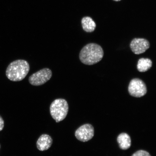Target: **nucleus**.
I'll list each match as a JSON object with an SVG mask.
<instances>
[{
	"label": "nucleus",
	"mask_w": 156,
	"mask_h": 156,
	"mask_svg": "<svg viewBox=\"0 0 156 156\" xmlns=\"http://www.w3.org/2000/svg\"><path fill=\"white\" fill-rule=\"evenodd\" d=\"M104 52L101 46L98 44L90 43L84 46L79 55V58L83 63L93 65L102 59Z\"/></svg>",
	"instance_id": "nucleus-1"
},
{
	"label": "nucleus",
	"mask_w": 156,
	"mask_h": 156,
	"mask_svg": "<svg viewBox=\"0 0 156 156\" xmlns=\"http://www.w3.org/2000/svg\"><path fill=\"white\" fill-rule=\"evenodd\" d=\"M29 69V64L26 60H15L8 66L6 70V76L11 81H21L28 75Z\"/></svg>",
	"instance_id": "nucleus-2"
},
{
	"label": "nucleus",
	"mask_w": 156,
	"mask_h": 156,
	"mask_svg": "<svg viewBox=\"0 0 156 156\" xmlns=\"http://www.w3.org/2000/svg\"><path fill=\"white\" fill-rule=\"evenodd\" d=\"M69 110L67 101L63 99H55L50 106L51 115L56 122L62 121L67 116Z\"/></svg>",
	"instance_id": "nucleus-3"
},
{
	"label": "nucleus",
	"mask_w": 156,
	"mask_h": 156,
	"mask_svg": "<svg viewBox=\"0 0 156 156\" xmlns=\"http://www.w3.org/2000/svg\"><path fill=\"white\" fill-rule=\"evenodd\" d=\"M52 76L51 70L44 68L31 75L29 78V82L32 85L39 86L47 82Z\"/></svg>",
	"instance_id": "nucleus-4"
},
{
	"label": "nucleus",
	"mask_w": 156,
	"mask_h": 156,
	"mask_svg": "<svg viewBox=\"0 0 156 156\" xmlns=\"http://www.w3.org/2000/svg\"><path fill=\"white\" fill-rule=\"evenodd\" d=\"M129 93L132 97L140 98L145 95L147 92L145 83L138 78L133 79L129 85Z\"/></svg>",
	"instance_id": "nucleus-5"
},
{
	"label": "nucleus",
	"mask_w": 156,
	"mask_h": 156,
	"mask_svg": "<svg viewBox=\"0 0 156 156\" xmlns=\"http://www.w3.org/2000/svg\"><path fill=\"white\" fill-rule=\"evenodd\" d=\"M94 130L90 124L83 125L77 129L75 133L76 138L80 141L85 142L92 139L94 136Z\"/></svg>",
	"instance_id": "nucleus-6"
},
{
	"label": "nucleus",
	"mask_w": 156,
	"mask_h": 156,
	"mask_svg": "<svg viewBox=\"0 0 156 156\" xmlns=\"http://www.w3.org/2000/svg\"><path fill=\"white\" fill-rule=\"evenodd\" d=\"M130 48L134 54L139 55L144 53L150 47V43L144 38H135L130 42Z\"/></svg>",
	"instance_id": "nucleus-7"
},
{
	"label": "nucleus",
	"mask_w": 156,
	"mask_h": 156,
	"mask_svg": "<svg viewBox=\"0 0 156 156\" xmlns=\"http://www.w3.org/2000/svg\"><path fill=\"white\" fill-rule=\"evenodd\" d=\"M52 144L51 136L47 134L41 135L37 142V147L39 151H44L49 149Z\"/></svg>",
	"instance_id": "nucleus-8"
},
{
	"label": "nucleus",
	"mask_w": 156,
	"mask_h": 156,
	"mask_svg": "<svg viewBox=\"0 0 156 156\" xmlns=\"http://www.w3.org/2000/svg\"><path fill=\"white\" fill-rule=\"evenodd\" d=\"M117 141L120 148L122 150H127L131 146V138L130 136L125 133H122L118 136Z\"/></svg>",
	"instance_id": "nucleus-9"
},
{
	"label": "nucleus",
	"mask_w": 156,
	"mask_h": 156,
	"mask_svg": "<svg viewBox=\"0 0 156 156\" xmlns=\"http://www.w3.org/2000/svg\"><path fill=\"white\" fill-rule=\"evenodd\" d=\"M81 24L83 30L88 33L92 32L96 28V25L91 17L86 16L83 17Z\"/></svg>",
	"instance_id": "nucleus-10"
},
{
	"label": "nucleus",
	"mask_w": 156,
	"mask_h": 156,
	"mask_svg": "<svg viewBox=\"0 0 156 156\" xmlns=\"http://www.w3.org/2000/svg\"><path fill=\"white\" fill-rule=\"evenodd\" d=\"M151 60L148 58H142L138 60L137 69L141 73L147 71L151 69L152 66Z\"/></svg>",
	"instance_id": "nucleus-11"
},
{
	"label": "nucleus",
	"mask_w": 156,
	"mask_h": 156,
	"mask_svg": "<svg viewBox=\"0 0 156 156\" xmlns=\"http://www.w3.org/2000/svg\"><path fill=\"white\" fill-rule=\"evenodd\" d=\"M132 156H151L147 151L143 150H140L135 152Z\"/></svg>",
	"instance_id": "nucleus-12"
},
{
	"label": "nucleus",
	"mask_w": 156,
	"mask_h": 156,
	"mask_svg": "<svg viewBox=\"0 0 156 156\" xmlns=\"http://www.w3.org/2000/svg\"><path fill=\"white\" fill-rule=\"evenodd\" d=\"M4 127V121L1 116H0V131L3 129Z\"/></svg>",
	"instance_id": "nucleus-13"
},
{
	"label": "nucleus",
	"mask_w": 156,
	"mask_h": 156,
	"mask_svg": "<svg viewBox=\"0 0 156 156\" xmlns=\"http://www.w3.org/2000/svg\"><path fill=\"white\" fill-rule=\"evenodd\" d=\"M113 1H116V2H118V1H121V0H113Z\"/></svg>",
	"instance_id": "nucleus-14"
},
{
	"label": "nucleus",
	"mask_w": 156,
	"mask_h": 156,
	"mask_svg": "<svg viewBox=\"0 0 156 156\" xmlns=\"http://www.w3.org/2000/svg\"><path fill=\"white\" fill-rule=\"evenodd\" d=\"M0 148H1V145H0Z\"/></svg>",
	"instance_id": "nucleus-15"
}]
</instances>
